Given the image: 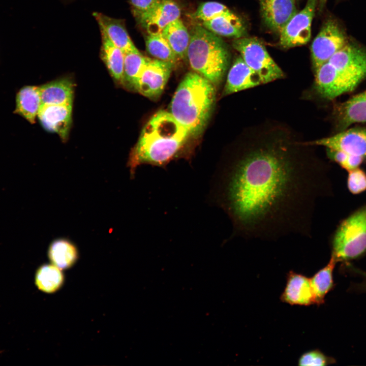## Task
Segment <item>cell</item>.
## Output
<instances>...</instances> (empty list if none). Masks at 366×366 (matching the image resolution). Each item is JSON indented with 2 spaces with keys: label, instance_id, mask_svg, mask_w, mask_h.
I'll list each match as a JSON object with an SVG mask.
<instances>
[{
  "label": "cell",
  "instance_id": "d6986e66",
  "mask_svg": "<svg viewBox=\"0 0 366 366\" xmlns=\"http://www.w3.org/2000/svg\"><path fill=\"white\" fill-rule=\"evenodd\" d=\"M202 24L204 27L217 36L238 39L247 34L243 21L230 11Z\"/></svg>",
  "mask_w": 366,
  "mask_h": 366
},
{
  "label": "cell",
  "instance_id": "484cf974",
  "mask_svg": "<svg viewBox=\"0 0 366 366\" xmlns=\"http://www.w3.org/2000/svg\"><path fill=\"white\" fill-rule=\"evenodd\" d=\"M148 58L143 55L139 50L124 52V72L121 84L131 89L136 90L139 77Z\"/></svg>",
  "mask_w": 366,
  "mask_h": 366
},
{
  "label": "cell",
  "instance_id": "44dd1931",
  "mask_svg": "<svg viewBox=\"0 0 366 366\" xmlns=\"http://www.w3.org/2000/svg\"><path fill=\"white\" fill-rule=\"evenodd\" d=\"M41 105L39 86H24L17 94L16 112L32 124L35 123Z\"/></svg>",
  "mask_w": 366,
  "mask_h": 366
},
{
  "label": "cell",
  "instance_id": "2e32d148",
  "mask_svg": "<svg viewBox=\"0 0 366 366\" xmlns=\"http://www.w3.org/2000/svg\"><path fill=\"white\" fill-rule=\"evenodd\" d=\"M262 84L260 77L240 56L235 59L228 72L223 95H228Z\"/></svg>",
  "mask_w": 366,
  "mask_h": 366
},
{
  "label": "cell",
  "instance_id": "277c9868",
  "mask_svg": "<svg viewBox=\"0 0 366 366\" xmlns=\"http://www.w3.org/2000/svg\"><path fill=\"white\" fill-rule=\"evenodd\" d=\"M215 86L195 72H189L179 84L169 112L188 131L197 136L204 130L216 100Z\"/></svg>",
  "mask_w": 366,
  "mask_h": 366
},
{
  "label": "cell",
  "instance_id": "4dcf8cb0",
  "mask_svg": "<svg viewBox=\"0 0 366 366\" xmlns=\"http://www.w3.org/2000/svg\"><path fill=\"white\" fill-rule=\"evenodd\" d=\"M348 191L354 195L360 194L366 191V172L359 167L348 171L347 179Z\"/></svg>",
  "mask_w": 366,
  "mask_h": 366
},
{
  "label": "cell",
  "instance_id": "3957f363",
  "mask_svg": "<svg viewBox=\"0 0 366 366\" xmlns=\"http://www.w3.org/2000/svg\"><path fill=\"white\" fill-rule=\"evenodd\" d=\"M314 71L316 92L322 98L333 100L366 79V49L348 41Z\"/></svg>",
  "mask_w": 366,
  "mask_h": 366
},
{
  "label": "cell",
  "instance_id": "7402d4cb",
  "mask_svg": "<svg viewBox=\"0 0 366 366\" xmlns=\"http://www.w3.org/2000/svg\"><path fill=\"white\" fill-rule=\"evenodd\" d=\"M100 31L102 59L111 76L121 84L124 72V52L110 40L103 31Z\"/></svg>",
  "mask_w": 366,
  "mask_h": 366
},
{
  "label": "cell",
  "instance_id": "52a82bcc",
  "mask_svg": "<svg viewBox=\"0 0 366 366\" xmlns=\"http://www.w3.org/2000/svg\"><path fill=\"white\" fill-rule=\"evenodd\" d=\"M232 46L240 53L246 64L260 77L263 84L284 77L282 69L257 39L245 37L236 39Z\"/></svg>",
  "mask_w": 366,
  "mask_h": 366
},
{
  "label": "cell",
  "instance_id": "7c38bea8",
  "mask_svg": "<svg viewBox=\"0 0 366 366\" xmlns=\"http://www.w3.org/2000/svg\"><path fill=\"white\" fill-rule=\"evenodd\" d=\"M180 10L173 0H161L153 8L136 18L147 34L162 33L171 22L179 18Z\"/></svg>",
  "mask_w": 366,
  "mask_h": 366
},
{
  "label": "cell",
  "instance_id": "4fadbf2b",
  "mask_svg": "<svg viewBox=\"0 0 366 366\" xmlns=\"http://www.w3.org/2000/svg\"><path fill=\"white\" fill-rule=\"evenodd\" d=\"M72 104L41 105L38 116L44 128L67 139L72 124Z\"/></svg>",
  "mask_w": 366,
  "mask_h": 366
},
{
  "label": "cell",
  "instance_id": "ac0fdd59",
  "mask_svg": "<svg viewBox=\"0 0 366 366\" xmlns=\"http://www.w3.org/2000/svg\"><path fill=\"white\" fill-rule=\"evenodd\" d=\"M93 16L100 30L103 31L110 40L124 52L138 50L131 40L123 20L99 12H94Z\"/></svg>",
  "mask_w": 366,
  "mask_h": 366
},
{
  "label": "cell",
  "instance_id": "8992f818",
  "mask_svg": "<svg viewBox=\"0 0 366 366\" xmlns=\"http://www.w3.org/2000/svg\"><path fill=\"white\" fill-rule=\"evenodd\" d=\"M330 244L337 262L348 264L366 255V204L341 222Z\"/></svg>",
  "mask_w": 366,
  "mask_h": 366
},
{
  "label": "cell",
  "instance_id": "5b68a950",
  "mask_svg": "<svg viewBox=\"0 0 366 366\" xmlns=\"http://www.w3.org/2000/svg\"><path fill=\"white\" fill-rule=\"evenodd\" d=\"M186 58L192 69L215 86L222 81L229 63L224 41L203 26L196 25L190 33Z\"/></svg>",
  "mask_w": 366,
  "mask_h": 366
},
{
  "label": "cell",
  "instance_id": "9c48e42d",
  "mask_svg": "<svg viewBox=\"0 0 366 366\" xmlns=\"http://www.w3.org/2000/svg\"><path fill=\"white\" fill-rule=\"evenodd\" d=\"M318 0H308L305 7L297 12L280 33V43L285 48L307 44L311 37V25Z\"/></svg>",
  "mask_w": 366,
  "mask_h": 366
},
{
  "label": "cell",
  "instance_id": "f1b7e54d",
  "mask_svg": "<svg viewBox=\"0 0 366 366\" xmlns=\"http://www.w3.org/2000/svg\"><path fill=\"white\" fill-rule=\"evenodd\" d=\"M230 11L224 5L217 2H206L201 4L194 14V17L203 22L211 20Z\"/></svg>",
  "mask_w": 366,
  "mask_h": 366
},
{
  "label": "cell",
  "instance_id": "4316f807",
  "mask_svg": "<svg viewBox=\"0 0 366 366\" xmlns=\"http://www.w3.org/2000/svg\"><path fill=\"white\" fill-rule=\"evenodd\" d=\"M64 282L61 269L53 264L42 265L37 271L35 282L40 290L53 293L58 290Z\"/></svg>",
  "mask_w": 366,
  "mask_h": 366
},
{
  "label": "cell",
  "instance_id": "7a4b0ae2",
  "mask_svg": "<svg viewBox=\"0 0 366 366\" xmlns=\"http://www.w3.org/2000/svg\"><path fill=\"white\" fill-rule=\"evenodd\" d=\"M189 133L170 113H155L143 128L132 149L128 166L134 176L137 167L143 164L162 166L180 151Z\"/></svg>",
  "mask_w": 366,
  "mask_h": 366
},
{
  "label": "cell",
  "instance_id": "cb8c5ba5",
  "mask_svg": "<svg viewBox=\"0 0 366 366\" xmlns=\"http://www.w3.org/2000/svg\"><path fill=\"white\" fill-rule=\"evenodd\" d=\"M161 34L178 58H186L190 34L180 18L170 23Z\"/></svg>",
  "mask_w": 366,
  "mask_h": 366
},
{
  "label": "cell",
  "instance_id": "1f68e13d",
  "mask_svg": "<svg viewBox=\"0 0 366 366\" xmlns=\"http://www.w3.org/2000/svg\"><path fill=\"white\" fill-rule=\"evenodd\" d=\"M336 362L332 357L324 354L319 350H312L302 354L298 360L299 365H327Z\"/></svg>",
  "mask_w": 366,
  "mask_h": 366
},
{
  "label": "cell",
  "instance_id": "d6a6232c",
  "mask_svg": "<svg viewBox=\"0 0 366 366\" xmlns=\"http://www.w3.org/2000/svg\"><path fill=\"white\" fill-rule=\"evenodd\" d=\"M161 0H130L132 12L135 18L153 8Z\"/></svg>",
  "mask_w": 366,
  "mask_h": 366
},
{
  "label": "cell",
  "instance_id": "e0dca14e",
  "mask_svg": "<svg viewBox=\"0 0 366 366\" xmlns=\"http://www.w3.org/2000/svg\"><path fill=\"white\" fill-rule=\"evenodd\" d=\"M281 300L290 305L308 306L314 304L310 279L293 271H289Z\"/></svg>",
  "mask_w": 366,
  "mask_h": 366
},
{
  "label": "cell",
  "instance_id": "83f0119b",
  "mask_svg": "<svg viewBox=\"0 0 366 366\" xmlns=\"http://www.w3.org/2000/svg\"><path fill=\"white\" fill-rule=\"evenodd\" d=\"M145 45L147 52L156 59L173 64L179 59L161 33L147 34Z\"/></svg>",
  "mask_w": 366,
  "mask_h": 366
},
{
  "label": "cell",
  "instance_id": "8fae6325",
  "mask_svg": "<svg viewBox=\"0 0 366 366\" xmlns=\"http://www.w3.org/2000/svg\"><path fill=\"white\" fill-rule=\"evenodd\" d=\"M310 145H320L349 155L366 159V129L352 128L341 131L331 136L311 142Z\"/></svg>",
  "mask_w": 366,
  "mask_h": 366
},
{
  "label": "cell",
  "instance_id": "f546056e",
  "mask_svg": "<svg viewBox=\"0 0 366 366\" xmlns=\"http://www.w3.org/2000/svg\"><path fill=\"white\" fill-rule=\"evenodd\" d=\"M326 150L327 155L331 160L348 171L359 167L365 160L362 158L349 155L342 151L329 149H326Z\"/></svg>",
  "mask_w": 366,
  "mask_h": 366
},
{
  "label": "cell",
  "instance_id": "5bb4252c",
  "mask_svg": "<svg viewBox=\"0 0 366 366\" xmlns=\"http://www.w3.org/2000/svg\"><path fill=\"white\" fill-rule=\"evenodd\" d=\"M261 14L265 25L279 33L297 13L294 0H259Z\"/></svg>",
  "mask_w": 366,
  "mask_h": 366
},
{
  "label": "cell",
  "instance_id": "ffe728a7",
  "mask_svg": "<svg viewBox=\"0 0 366 366\" xmlns=\"http://www.w3.org/2000/svg\"><path fill=\"white\" fill-rule=\"evenodd\" d=\"M39 87L42 105L73 103L74 84L69 79L53 81Z\"/></svg>",
  "mask_w": 366,
  "mask_h": 366
},
{
  "label": "cell",
  "instance_id": "d4e9b609",
  "mask_svg": "<svg viewBox=\"0 0 366 366\" xmlns=\"http://www.w3.org/2000/svg\"><path fill=\"white\" fill-rule=\"evenodd\" d=\"M48 257L52 262L59 269H67L72 266L77 260L78 252L76 247L70 241L58 239L49 246Z\"/></svg>",
  "mask_w": 366,
  "mask_h": 366
},
{
  "label": "cell",
  "instance_id": "836d02e7",
  "mask_svg": "<svg viewBox=\"0 0 366 366\" xmlns=\"http://www.w3.org/2000/svg\"><path fill=\"white\" fill-rule=\"evenodd\" d=\"M346 267L352 272H354L362 278V282L353 285L352 289L358 292L366 293V272L353 267L350 264L347 265Z\"/></svg>",
  "mask_w": 366,
  "mask_h": 366
},
{
  "label": "cell",
  "instance_id": "6da1fadb",
  "mask_svg": "<svg viewBox=\"0 0 366 366\" xmlns=\"http://www.w3.org/2000/svg\"><path fill=\"white\" fill-rule=\"evenodd\" d=\"M288 138L249 143L224 175L223 205L245 238L311 237L317 200L330 192L322 162Z\"/></svg>",
  "mask_w": 366,
  "mask_h": 366
},
{
  "label": "cell",
  "instance_id": "603a6c76",
  "mask_svg": "<svg viewBox=\"0 0 366 366\" xmlns=\"http://www.w3.org/2000/svg\"><path fill=\"white\" fill-rule=\"evenodd\" d=\"M337 263L331 256L327 264L310 278L314 304L319 306L324 303L325 296L334 288L333 273Z\"/></svg>",
  "mask_w": 366,
  "mask_h": 366
},
{
  "label": "cell",
  "instance_id": "30bf717a",
  "mask_svg": "<svg viewBox=\"0 0 366 366\" xmlns=\"http://www.w3.org/2000/svg\"><path fill=\"white\" fill-rule=\"evenodd\" d=\"M174 64L149 58L139 77L136 90L149 99L162 94Z\"/></svg>",
  "mask_w": 366,
  "mask_h": 366
},
{
  "label": "cell",
  "instance_id": "ba28073f",
  "mask_svg": "<svg viewBox=\"0 0 366 366\" xmlns=\"http://www.w3.org/2000/svg\"><path fill=\"white\" fill-rule=\"evenodd\" d=\"M348 42L346 35L333 19H328L313 41L311 47V58L315 71Z\"/></svg>",
  "mask_w": 366,
  "mask_h": 366
},
{
  "label": "cell",
  "instance_id": "e575fe53",
  "mask_svg": "<svg viewBox=\"0 0 366 366\" xmlns=\"http://www.w3.org/2000/svg\"><path fill=\"white\" fill-rule=\"evenodd\" d=\"M327 0H318L319 9L321 12L324 8Z\"/></svg>",
  "mask_w": 366,
  "mask_h": 366
},
{
  "label": "cell",
  "instance_id": "9a60e30c",
  "mask_svg": "<svg viewBox=\"0 0 366 366\" xmlns=\"http://www.w3.org/2000/svg\"><path fill=\"white\" fill-rule=\"evenodd\" d=\"M333 114L341 131L353 124L366 122V90L336 105Z\"/></svg>",
  "mask_w": 366,
  "mask_h": 366
}]
</instances>
